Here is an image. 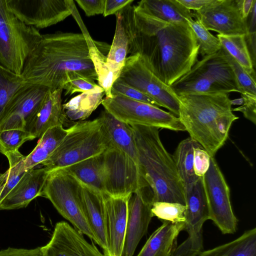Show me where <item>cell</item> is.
I'll return each instance as SVG.
<instances>
[{
	"label": "cell",
	"instance_id": "6da1fadb",
	"mask_svg": "<svg viewBox=\"0 0 256 256\" xmlns=\"http://www.w3.org/2000/svg\"><path fill=\"white\" fill-rule=\"evenodd\" d=\"M120 12L128 39V54H140L166 84L170 86L198 60V46L188 24L163 21L138 4Z\"/></svg>",
	"mask_w": 256,
	"mask_h": 256
},
{
	"label": "cell",
	"instance_id": "7a4b0ae2",
	"mask_svg": "<svg viewBox=\"0 0 256 256\" xmlns=\"http://www.w3.org/2000/svg\"><path fill=\"white\" fill-rule=\"evenodd\" d=\"M21 76L27 83L51 89L62 88L78 76L98 80L84 34L62 32L42 34L26 59Z\"/></svg>",
	"mask_w": 256,
	"mask_h": 256
},
{
	"label": "cell",
	"instance_id": "3957f363",
	"mask_svg": "<svg viewBox=\"0 0 256 256\" xmlns=\"http://www.w3.org/2000/svg\"><path fill=\"white\" fill-rule=\"evenodd\" d=\"M178 118L190 137L214 157L238 118L232 110L228 94H186L178 96Z\"/></svg>",
	"mask_w": 256,
	"mask_h": 256
},
{
	"label": "cell",
	"instance_id": "277c9868",
	"mask_svg": "<svg viewBox=\"0 0 256 256\" xmlns=\"http://www.w3.org/2000/svg\"><path fill=\"white\" fill-rule=\"evenodd\" d=\"M133 130L140 173L155 202L186 205L185 191L174 162L163 145L159 128L138 125Z\"/></svg>",
	"mask_w": 256,
	"mask_h": 256
},
{
	"label": "cell",
	"instance_id": "5b68a950",
	"mask_svg": "<svg viewBox=\"0 0 256 256\" xmlns=\"http://www.w3.org/2000/svg\"><path fill=\"white\" fill-rule=\"evenodd\" d=\"M170 87L177 96L239 92L236 77L222 48L218 52L197 60Z\"/></svg>",
	"mask_w": 256,
	"mask_h": 256
},
{
	"label": "cell",
	"instance_id": "8992f818",
	"mask_svg": "<svg viewBox=\"0 0 256 256\" xmlns=\"http://www.w3.org/2000/svg\"><path fill=\"white\" fill-rule=\"evenodd\" d=\"M109 143L102 129L100 117L78 121L68 128L62 140L42 164L50 171L63 168L104 152Z\"/></svg>",
	"mask_w": 256,
	"mask_h": 256
},
{
	"label": "cell",
	"instance_id": "52a82bcc",
	"mask_svg": "<svg viewBox=\"0 0 256 256\" xmlns=\"http://www.w3.org/2000/svg\"><path fill=\"white\" fill-rule=\"evenodd\" d=\"M42 38L34 26L18 19L0 0V65L21 75L24 64Z\"/></svg>",
	"mask_w": 256,
	"mask_h": 256
},
{
	"label": "cell",
	"instance_id": "ba28073f",
	"mask_svg": "<svg viewBox=\"0 0 256 256\" xmlns=\"http://www.w3.org/2000/svg\"><path fill=\"white\" fill-rule=\"evenodd\" d=\"M78 186V181L64 170H51L40 196L49 200L58 212L75 228L96 242L82 211Z\"/></svg>",
	"mask_w": 256,
	"mask_h": 256
},
{
	"label": "cell",
	"instance_id": "9c48e42d",
	"mask_svg": "<svg viewBox=\"0 0 256 256\" xmlns=\"http://www.w3.org/2000/svg\"><path fill=\"white\" fill-rule=\"evenodd\" d=\"M104 110L118 120L130 126L138 125L172 131H186L178 117L158 106L120 95L105 97Z\"/></svg>",
	"mask_w": 256,
	"mask_h": 256
},
{
	"label": "cell",
	"instance_id": "30bf717a",
	"mask_svg": "<svg viewBox=\"0 0 256 256\" xmlns=\"http://www.w3.org/2000/svg\"><path fill=\"white\" fill-rule=\"evenodd\" d=\"M102 156L103 194L112 197H124L148 188L138 164L124 153L109 146Z\"/></svg>",
	"mask_w": 256,
	"mask_h": 256
},
{
	"label": "cell",
	"instance_id": "8fae6325",
	"mask_svg": "<svg viewBox=\"0 0 256 256\" xmlns=\"http://www.w3.org/2000/svg\"><path fill=\"white\" fill-rule=\"evenodd\" d=\"M119 78L152 100L177 117L179 101L170 86L163 82L148 67L142 56L130 55L126 60Z\"/></svg>",
	"mask_w": 256,
	"mask_h": 256
},
{
	"label": "cell",
	"instance_id": "7c38bea8",
	"mask_svg": "<svg viewBox=\"0 0 256 256\" xmlns=\"http://www.w3.org/2000/svg\"><path fill=\"white\" fill-rule=\"evenodd\" d=\"M186 210L184 230L188 237L176 246L172 256H198L203 248L202 226L210 220L202 177L185 190Z\"/></svg>",
	"mask_w": 256,
	"mask_h": 256
},
{
	"label": "cell",
	"instance_id": "4fadbf2b",
	"mask_svg": "<svg viewBox=\"0 0 256 256\" xmlns=\"http://www.w3.org/2000/svg\"><path fill=\"white\" fill-rule=\"evenodd\" d=\"M208 200L210 220L223 234L236 231L238 220L230 198V190L214 157H210L208 170L202 177Z\"/></svg>",
	"mask_w": 256,
	"mask_h": 256
},
{
	"label": "cell",
	"instance_id": "5bb4252c",
	"mask_svg": "<svg viewBox=\"0 0 256 256\" xmlns=\"http://www.w3.org/2000/svg\"><path fill=\"white\" fill-rule=\"evenodd\" d=\"M8 9L22 22L36 28H44L63 21L72 14L70 0H6Z\"/></svg>",
	"mask_w": 256,
	"mask_h": 256
},
{
	"label": "cell",
	"instance_id": "9a60e30c",
	"mask_svg": "<svg viewBox=\"0 0 256 256\" xmlns=\"http://www.w3.org/2000/svg\"><path fill=\"white\" fill-rule=\"evenodd\" d=\"M49 88L26 83L15 93L0 120V132L19 129L26 130Z\"/></svg>",
	"mask_w": 256,
	"mask_h": 256
},
{
	"label": "cell",
	"instance_id": "2e32d148",
	"mask_svg": "<svg viewBox=\"0 0 256 256\" xmlns=\"http://www.w3.org/2000/svg\"><path fill=\"white\" fill-rule=\"evenodd\" d=\"M193 14L208 30L224 35L246 34V20L243 18L236 0H212L194 11Z\"/></svg>",
	"mask_w": 256,
	"mask_h": 256
},
{
	"label": "cell",
	"instance_id": "e0dca14e",
	"mask_svg": "<svg viewBox=\"0 0 256 256\" xmlns=\"http://www.w3.org/2000/svg\"><path fill=\"white\" fill-rule=\"evenodd\" d=\"M152 204V194L147 190H139L130 195L123 256H133L140 240L146 234L153 217Z\"/></svg>",
	"mask_w": 256,
	"mask_h": 256
},
{
	"label": "cell",
	"instance_id": "ac0fdd59",
	"mask_svg": "<svg viewBox=\"0 0 256 256\" xmlns=\"http://www.w3.org/2000/svg\"><path fill=\"white\" fill-rule=\"evenodd\" d=\"M42 247L44 256H106L64 221L56 224L50 240Z\"/></svg>",
	"mask_w": 256,
	"mask_h": 256
},
{
	"label": "cell",
	"instance_id": "d6986e66",
	"mask_svg": "<svg viewBox=\"0 0 256 256\" xmlns=\"http://www.w3.org/2000/svg\"><path fill=\"white\" fill-rule=\"evenodd\" d=\"M130 196L112 197L103 194L108 248L107 256H123Z\"/></svg>",
	"mask_w": 256,
	"mask_h": 256
},
{
	"label": "cell",
	"instance_id": "ffe728a7",
	"mask_svg": "<svg viewBox=\"0 0 256 256\" xmlns=\"http://www.w3.org/2000/svg\"><path fill=\"white\" fill-rule=\"evenodd\" d=\"M78 196L85 218L96 237V242L107 256L108 248L103 194L79 182Z\"/></svg>",
	"mask_w": 256,
	"mask_h": 256
},
{
	"label": "cell",
	"instance_id": "44dd1931",
	"mask_svg": "<svg viewBox=\"0 0 256 256\" xmlns=\"http://www.w3.org/2000/svg\"><path fill=\"white\" fill-rule=\"evenodd\" d=\"M50 170L46 167L28 170L16 185L0 203V210L26 207L40 196Z\"/></svg>",
	"mask_w": 256,
	"mask_h": 256
},
{
	"label": "cell",
	"instance_id": "7402d4cb",
	"mask_svg": "<svg viewBox=\"0 0 256 256\" xmlns=\"http://www.w3.org/2000/svg\"><path fill=\"white\" fill-rule=\"evenodd\" d=\"M61 88H49L26 131L34 138H40L48 129L63 126L67 118L62 104Z\"/></svg>",
	"mask_w": 256,
	"mask_h": 256
},
{
	"label": "cell",
	"instance_id": "603a6c76",
	"mask_svg": "<svg viewBox=\"0 0 256 256\" xmlns=\"http://www.w3.org/2000/svg\"><path fill=\"white\" fill-rule=\"evenodd\" d=\"M100 117L102 130L109 145L124 153L138 166L137 150L132 127L118 120L105 110Z\"/></svg>",
	"mask_w": 256,
	"mask_h": 256
},
{
	"label": "cell",
	"instance_id": "cb8c5ba5",
	"mask_svg": "<svg viewBox=\"0 0 256 256\" xmlns=\"http://www.w3.org/2000/svg\"><path fill=\"white\" fill-rule=\"evenodd\" d=\"M184 223L163 221L150 235L137 256H172Z\"/></svg>",
	"mask_w": 256,
	"mask_h": 256
},
{
	"label": "cell",
	"instance_id": "d4e9b609",
	"mask_svg": "<svg viewBox=\"0 0 256 256\" xmlns=\"http://www.w3.org/2000/svg\"><path fill=\"white\" fill-rule=\"evenodd\" d=\"M70 6L72 11V15L78 24L86 41L89 55L97 74L98 84L104 90L106 97L112 98L111 88L116 79L106 64V56L99 48L96 42L90 36L73 0L70 1Z\"/></svg>",
	"mask_w": 256,
	"mask_h": 256
},
{
	"label": "cell",
	"instance_id": "484cf974",
	"mask_svg": "<svg viewBox=\"0 0 256 256\" xmlns=\"http://www.w3.org/2000/svg\"><path fill=\"white\" fill-rule=\"evenodd\" d=\"M150 14L163 21L188 24L194 14L178 0H142L138 3Z\"/></svg>",
	"mask_w": 256,
	"mask_h": 256
},
{
	"label": "cell",
	"instance_id": "4316f807",
	"mask_svg": "<svg viewBox=\"0 0 256 256\" xmlns=\"http://www.w3.org/2000/svg\"><path fill=\"white\" fill-rule=\"evenodd\" d=\"M102 153L62 169L80 182L103 194Z\"/></svg>",
	"mask_w": 256,
	"mask_h": 256
},
{
	"label": "cell",
	"instance_id": "83f0119b",
	"mask_svg": "<svg viewBox=\"0 0 256 256\" xmlns=\"http://www.w3.org/2000/svg\"><path fill=\"white\" fill-rule=\"evenodd\" d=\"M68 132V129L59 125L46 130L39 138L32 152L26 156L24 167L28 171L48 159L56 149Z\"/></svg>",
	"mask_w": 256,
	"mask_h": 256
},
{
	"label": "cell",
	"instance_id": "f1b7e54d",
	"mask_svg": "<svg viewBox=\"0 0 256 256\" xmlns=\"http://www.w3.org/2000/svg\"><path fill=\"white\" fill-rule=\"evenodd\" d=\"M105 95L100 86L94 90L82 92L63 104L67 118L70 120L82 121L90 116L102 104Z\"/></svg>",
	"mask_w": 256,
	"mask_h": 256
},
{
	"label": "cell",
	"instance_id": "f546056e",
	"mask_svg": "<svg viewBox=\"0 0 256 256\" xmlns=\"http://www.w3.org/2000/svg\"><path fill=\"white\" fill-rule=\"evenodd\" d=\"M114 37L106 56V64L116 79L120 76L127 58L128 39L122 22L120 12L116 14Z\"/></svg>",
	"mask_w": 256,
	"mask_h": 256
},
{
	"label": "cell",
	"instance_id": "4dcf8cb0",
	"mask_svg": "<svg viewBox=\"0 0 256 256\" xmlns=\"http://www.w3.org/2000/svg\"><path fill=\"white\" fill-rule=\"evenodd\" d=\"M198 144L188 138L178 144L172 156L184 191L200 178L195 174L194 170V150Z\"/></svg>",
	"mask_w": 256,
	"mask_h": 256
},
{
	"label": "cell",
	"instance_id": "1f68e13d",
	"mask_svg": "<svg viewBox=\"0 0 256 256\" xmlns=\"http://www.w3.org/2000/svg\"><path fill=\"white\" fill-rule=\"evenodd\" d=\"M198 256H256V228L229 242L202 251Z\"/></svg>",
	"mask_w": 256,
	"mask_h": 256
},
{
	"label": "cell",
	"instance_id": "d6a6232c",
	"mask_svg": "<svg viewBox=\"0 0 256 256\" xmlns=\"http://www.w3.org/2000/svg\"><path fill=\"white\" fill-rule=\"evenodd\" d=\"M222 46L254 79L256 72L249 53L244 34L216 36Z\"/></svg>",
	"mask_w": 256,
	"mask_h": 256
},
{
	"label": "cell",
	"instance_id": "836d02e7",
	"mask_svg": "<svg viewBox=\"0 0 256 256\" xmlns=\"http://www.w3.org/2000/svg\"><path fill=\"white\" fill-rule=\"evenodd\" d=\"M26 83L21 75L0 65V120L15 93Z\"/></svg>",
	"mask_w": 256,
	"mask_h": 256
},
{
	"label": "cell",
	"instance_id": "e575fe53",
	"mask_svg": "<svg viewBox=\"0 0 256 256\" xmlns=\"http://www.w3.org/2000/svg\"><path fill=\"white\" fill-rule=\"evenodd\" d=\"M4 154L8 160L9 168L6 182L0 194V203L27 172L24 167L26 156L19 150L7 152Z\"/></svg>",
	"mask_w": 256,
	"mask_h": 256
},
{
	"label": "cell",
	"instance_id": "d590c367",
	"mask_svg": "<svg viewBox=\"0 0 256 256\" xmlns=\"http://www.w3.org/2000/svg\"><path fill=\"white\" fill-rule=\"evenodd\" d=\"M188 23L194 34L198 46V54L202 58L220 50L222 46L218 38L210 34L199 20L193 19Z\"/></svg>",
	"mask_w": 256,
	"mask_h": 256
},
{
	"label": "cell",
	"instance_id": "8d00e7d4",
	"mask_svg": "<svg viewBox=\"0 0 256 256\" xmlns=\"http://www.w3.org/2000/svg\"><path fill=\"white\" fill-rule=\"evenodd\" d=\"M186 210V205L176 202H155L151 208L153 216L174 223H184Z\"/></svg>",
	"mask_w": 256,
	"mask_h": 256
},
{
	"label": "cell",
	"instance_id": "74e56055",
	"mask_svg": "<svg viewBox=\"0 0 256 256\" xmlns=\"http://www.w3.org/2000/svg\"><path fill=\"white\" fill-rule=\"evenodd\" d=\"M35 139L28 132L19 129L6 130L0 132V152L19 150L26 142Z\"/></svg>",
	"mask_w": 256,
	"mask_h": 256
},
{
	"label": "cell",
	"instance_id": "f35d334b",
	"mask_svg": "<svg viewBox=\"0 0 256 256\" xmlns=\"http://www.w3.org/2000/svg\"><path fill=\"white\" fill-rule=\"evenodd\" d=\"M222 48L236 77L239 92L256 96V80L246 72L222 46Z\"/></svg>",
	"mask_w": 256,
	"mask_h": 256
},
{
	"label": "cell",
	"instance_id": "ab89813d",
	"mask_svg": "<svg viewBox=\"0 0 256 256\" xmlns=\"http://www.w3.org/2000/svg\"><path fill=\"white\" fill-rule=\"evenodd\" d=\"M112 95H120L129 98L148 103L158 106L152 100L135 88L129 86L119 78L113 83L111 88Z\"/></svg>",
	"mask_w": 256,
	"mask_h": 256
},
{
	"label": "cell",
	"instance_id": "60d3db41",
	"mask_svg": "<svg viewBox=\"0 0 256 256\" xmlns=\"http://www.w3.org/2000/svg\"><path fill=\"white\" fill-rule=\"evenodd\" d=\"M246 32L245 40L252 64L255 68L256 59V1L246 19Z\"/></svg>",
	"mask_w": 256,
	"mask_h": 256
},
{
	"label": "cell",
	"instance_id": "b9f144b4",
	"mask_svg": "<svg viewBox=\"0 0 256 256\" xmlns=\"http://www.w3.org/2000/svg\"><path fill=\"white\" fill-rule=\"evenodd\" d=\"M99 85L92 78L78 76L67 81L62 86L65 90L64 95H72L76 92H84L94 90Z\"/></svg>",
	"mask_w": 256,
	"mask_h": 256
},
{
	"label": "cell",
	"instance_id": "7bdbcfd3",
	"mask_svg": "<svg viewBox=\"0 0 256 256\" xmlns=\"http://www.w3.org/2000/svg\"><path fill=\"white\" fill-rule=\"evenodd\" d=\"M210 157L200 144L195 148L194 154V170L198 177H203L207 172L210 167Z\"/></svg>",
	"mask_w": 256,
	"mask_h": 256
},
{
	"label": "cell",
	"instance_id": "ee69618b",
	"mask_svg": "<svg viewBox=\"0 0 256 256\" xmlns=\"http://www.w3.org/2000/svg\"><path fill=\"white\" fill-rule=\"evenodd\" d=\"M242 100L241 106L232 109L233 111L240 112L245 118L254 124H256V96L248 94H242Z\"/></svg>",
	"mask_w": 256,
	"mask_h": 256
},
{
	"label": "cell",
	"instance_id": "f6af8a7d",
	"mask_svg": "<svg viewBox=\"0 0 256 256\" xmlns=\"http://www.w3.org/2000/svg\"><path fill=\"white\" fill-rule=\"evenodd\" d=\"M75 2L87 16L103 14L104 12L106 0H76Z\"/></svg>",
	"mask_w": 256,
	"mask_h": 256
},
{
	"label": "cell",
	"instance_id": "bcb514c9",
	"mask_svg": "<svg viewBox=\"0 0 256 256\" xmlns=\"http://www.w3.org/2000/svg\"><path fill=\"white\" fill-rule=\"evenodd\" d=\"M0 256H44L42 247L32 249L8 248L0 251Z\"/></svg>",
	"mask_w": 256,
	"mask_h": 256
},
{
	"label": "cell",
	"instance_id": "7dc6e473",
	"mask_svg": "<svg viewBox=\"0 0 256 256\" xmlns=\"http://www.w3.org/2000/svg\"><path fill=\"white\" fill-rule=\"evenodd\" d=\"M133 0H106L104 16L116 14L131 5Z\"/></svg>",
	"mask_w": 256,
	"mask_h": 256
},
{
	"label": "cell",
	"instance_id": "c3c4849f",
	"mask_svg": "<svg viewBox=\"0 0 256 256\" xmlns=\"http://www.w3.org/2000/svg\"><path fill=\"white\" fill-rule=\"evenodd\" d=\"M178 2L187 9L196 11L206 4H210L212 0H178Z\"/></svg>",
	"mask_w": 256,
	"mask_h": 256
},
{
	"label": "cell",
	"instance_id": "681fc988",
	"mask_svg": "<svg viewBox=\"0 0 256 256\" xmlns=\"http://www.w3.org/2000/svg\"><path fill=\"white\" fill-rule=\"evenodd\" d=\"M256 0H236V2L244 19L248 18Z\"/></svg>",
	"mask_w": 256,
	"mask_h": 256
},
{
	"label": "cell",
	"instance_id": "f907efd6",
	"mask_svg": "<svg viewBox=\"0 0 256 256\" xmlns=\"http://www.w3.org/2000/svg\"><path fill=\"white\" fill-rule=\"evenodd\" d=\"M8 170H7L4 173L0 174V194L6 182Z\"/></svg>",
	"mask_w": 256,
	"mask_h": 256
},
{
	"label": "cell",
	"instance_id": "816d5d0a",
	"mask_svg": "<svg viewBox=\"0 0 256 256\" xmlns=\"http://www.w3.org/2000/svg\"><path fill=\"white\" fill-rule=\"evenodd\" d=\"M231 104H242V98H238L234 100H230Z\"/></svg>",
	"mask_w": 256,
	"mask_h": 256
}]
</instances>
